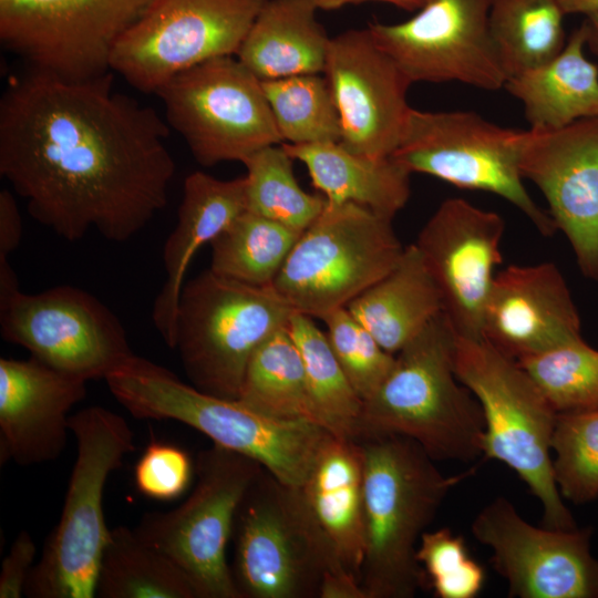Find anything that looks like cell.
<instances>
[{
	"mask_svg": "<svg viewBox=\"0 0 598 598\" xmlns=\"http://www.w3.org/2000/svg\"><path fill=\"white\" fill-rule=\"evenodd\" d=\"M169 126L114 90L113 75L69 81L27 69L0 100V175L28 213L69 241L123 243L168 200Z\"/></svg>",
	"mask_w": 598,
	"mask_h": 598,
	"instance_id": "1",
	"label": "cell"
},
{
	"mask_svg": "<svg viewBox=\"0 0 598 598\" xmlns=\"http://www.w3.org/2000/svg\"><path fill=\"white\" fill-rule=\"evenodd\" d=\"M365 548L360 582L365 598H412L429 585L416 559L419 542L451 489L472 470L443 474L414 440L365 434Z\"/></svg>",
	"mask_w": 598,
	"mask_h": 598,
	"instance_id": "2",
	"label": "cell"
},
{
	"mask_svg": "<svg viewBox=\"0 0 598 598\" xmlns=\"http://www.w3.org/2000/svg\"><path fill=\"white\" fill-rule=\"evenodd\" d=\"M104 380L115 400L134 417L188 425L213 444L257 461L291 486L303 485L322 446L333 435L318 424L274 419L238 399L205 393L136 354Z\"/></svg>",
	"mask_w": 598,
	"mask_h": 598,
	"instance_id": "3",
	"label": "cell"
},
{
	"mask_svg": "<svg viewBox=\"0 0 598 598\" xmlns=\"http://www.w3.org/2000/svg\"><path fill=\"white\" fill-rule=\"evenodd\" d=\"M231 539L240 598H344L360 581L340 561L301 487L265 468L239 505Z\"/></svg>",
	"mask_w": 598,
	"mask_h": 598,
	"instance_id": "4",
	"label": "cell"
},
{
	"mask_svg": "<svg viewBox=\"0 0 598 598\" xmlns=\"http://www.w3.org/2000/svg\"><path fill=\"white\" fill-rule=\"evenodd\" d=\"M456 338L442 311L395 354L389 375L363 402L360 436H406L434 461L482 456L483 412L456 375Z\"/></svg>",
	"mask_w": 598,
	"mask_h": 598,
	"instance_id": "5",
	"label": "cell"
},
{
	"mask_svg": "<svg viewBox=\"0 0 598 598\" xmlns=\"http://www.w3.org/2000/svg\"><path fill=\"white\" fill-rule=\"evenodd\" d=\"M76 456L59 522L24 589L29 598H93L111 529L103 497L109 476L135 450L134 433L120 414L100 405L69 420Z\"/></svg>",
	"mask_w": 598,
	"mask_h": 598,
	"instance_id": "6",
	"label": "cell"
},
{
	"mask_svg": "<svg viewBox=\"0 0 598 598\" xmlns=\"http://www.w3.org/2000/svg\"><path fill=\"white\" fill-rule=\"evenodd\" d=\"M455 372L484 417L482 456L504 463L543 507V526L576 528L554 473L557 411L529 374L483 338L457 336Z\"/></svg>",
	"mask_w": 598,
	"mask_h": 598,
	"instance_id": "7",
	"label": "cell"
},
{
	"mask_svg": "<svg viewBox=\"0 0 598 598\" xmlns=\"http://www.w3.org/2000/svg\"><path fill=\"white\" fill-rule=\"evenodd\" d=\"M295 310L270 286H252L209 268L185 282L178 302L176 343L190 384L238 399L250 358Z\"/></svg>",
	"mask_w": 598,
	"mask_h": 598,
	"instance_id": "8",
	"label": "cell"
},
{
	"mask_svg": "<svg viewBox=\"0 0 598 598\" xmlns=\"http://www.w3.org/2000/svg\"><path fill=\"white\" fill-rule=\"evenodd\" d=\"M403 250L391 219L353 203L326 200L272 287L295 311L321 320L389 274Z\"/></svg>",
	"mask_w": 598,
	"mask_h": 598,
	"instance_id": "9",
	"label": "cell"
},
{
	"mask_svg": "<svg viewBox=\"0 0 598 598\" xmlns=\"http://www.w3.org/2000/svg\"><path fill=\"white\" fill-rule=\"evenodd\" d=\"M264 467L217 444L200 451L190 495L168 512L145 513L135 533L172 558L202 598H240L227 563L239 505Z\"/></svg>",
	"mask_w": 598,
	"mask_h": 598,
	"instance_id": "10",
	"label": "cell"
},
{
	"mask_svg": "<svg viewBox=\"0 0 598 598\" xmlns=\"http://www.w3.org/2000/svg\"><path fill=\"white\" fill-rule=\"evenodd\" d=\"M522 131L505 128L468 111L410 109L391 157L412 173L460 188L488 192L522 212L545 237L557 227L528 194L518 166Z\"/></svg>",
	"mask_w": 598,
	"mask_h": 598,
	"instance_id": "11",
	"label": "cell"
},
{
	"mask_svg": "<svg viewBox=\"0 0 598 598\" xmlns=\"http://www.w3.org/2000/svg\"><path fill=\"white\" fill-rule=\"evenodd\" d=\"M168 126L202 166L243 162L282 142L261 81L235 55L189 68L156 92Z\"/></svg>",
	"mask_w": 598,
	"mask_h": 598,
	"instance_id": "12",
	"label": "cell"
},
{
	"mask_svg": "<svg viewBox=\"0 0 598 598\" xmlns=\"http://www.w3.org/2000/svg\"><path fill=\"white\" fill-rule=\"evenodd\" d=\"M155 0H0V41L28 69L83 81L111 72L120 39Z\"/></svg>",
	"mask_w": 598,
	"mask_h": 598,
	"instance_id": "13",
	"label": "cell"
},
{
	"mask_svg": "<svg viewBox=\"0 0 598 598\" xmlns=\"http://www.w3.org/2000/svg\"><path fill=\"white\" fill-rule=\"evenodd\" d=\"M268 0H155L120 39L111 71L145 94L212 59L236 55Z\"/></svg>",
	"mask_w": 598,
	"mask_h": 598,
	"instance_id": "14",
	"label": "cell"
},
{
	"mask_svg": "<svg viewBox=\"0 0 598 598\" xmlns=\"http://www.w3.org/2000/svg\"><path fill=\"white\" fill-rule=\"evenodd\" d=\"M0 332L40 361L86 381L105 379L134 354L113 311L69 285L19 291L0 306Z\"/></svg>",
	"mask_w": 598,
	"mask_h": 598,
	"instance_id": "15",
	"label": "cell"
},
{
	"mask_svg": "<svg viewBox=\"0 0 598 598\" xmlns=\"http://www.w3.org/2000/svg\"><path fill=\"white\" fill-rule=\"evenodd\" d=\"M492 0H426L412 18L370 23L374 42L413 82L505 86L489 30Z\"/></svg>",
	"mask_w": 598,
	"mask_h": 598,
	"instance_id": "16",
	"label": "cell"
},
{
	"mask_svg": "<svg viewBox=\"0 0 598 598\" xmlns=\"http://www.w3.org/2000/svg\"><path fill=\"white\" fill-rule=\"evenodd\" d=\"M471 529L491 549L492 566L506 580L508 597L598 598L590 528L534 526L498 496L480 511Z\"/></svg>",
	"mask_w": 598,
	"mask_h": 598,
	"instance_id": "17",
	"label": "cell"
},
{
	"mask_svg": "<svg viewBox=\"0 0 598 598\" xmlns=\"http://www.w3.org/2000/svg\"><path fill=\"white\" fill-rule=\"evenodd\" d=\"M518 166L545 196L581 274L598 281V117L522 131Z\"/></svg>",
	"mask_w": 598,
	"mask_h": 598,
	"instance_id": "18",
	"label": "cell"
},
{
	"mask_svg": "<svg viewBox=\"0 0 598 598\" xmlns=\"http://www.w3.org/2000/svg\"><path fill=\"white\" fill-rule=\"evenodd\" d=\"M505 221L463 198H447L414 243L442 296L457 336L481 339L484 307L502 262Z\"/></svg>",
	"mask_w": 598,
	"mask_h": 598,
	"instance_id": "19",
	"label": "cell"
},
{
	"mask_svg": "<svg viewBox=\"0 0 598 598\" xmlns=\"http://www.w3.org/2000/svg\"><path fill=\"white\" fill-rule=\"evenodd\" d=\"M323 75L339 114V143L359 154L391 156L411 109L406 95L412 82L368 28L331 39Z\"/></svg>",
	"mask_w": 598,
	"mask_h": 598,
	"instance_id": "20",
	"label": "cell"
},
{
	"mask_svg": "<svg viewBox=\"0 0 598 598\" xmlns=\"http://www.w3.org/2000/svg\"><path fill=\"white\" fill-rule=\"evenodd\" d=\"M580 316L553 262L511 265L496 272L482 320V338L519 361L581 339Z\"/></svg>",
	"mask_w": 598,
	"mask_h": 598,
	"instance_id": "21",
	"label": "cell"
},
{
	"mask_svg": "<svg viewBox=\"0 0 598 598\" xmlns=\"http://www.w3.org/2000/svg\"><path fill=\"white\" fill-rule=\"evenodd\" d=\"M87 381L34 357L0 359V460L19 465L51 462L71 433L69 412Z\"/></svg>",
	"mask_w": 598,
	"mask_h": 598,
	"instance_id": "22",
	"label": "cell"
},
{
	"mask_svg": "<svg viewBox=\"0 0 598 598\" xmlns=\"http://www.w3.org/2000/svg\"><path fill=\"white\" fill-rule=\"evenodd\" d=\"M245 210V177L224 181L194 172L185 178L177 223L163 247L165 280L152 309L154 327L171 349L176 343L179 296L194 256Z\"/></svg>",
	"mask_w": 598,
	"mask_h": 598,
	"instance_id": "23",
	"label": "cell"
},
{
	"mask_svg": "<svg viewBox=\"0 0 598 598\" xmlns=\"http://www.w3.org/2000/svg\"><path fill=\"white\" fill-rule=\"evenodd\" d=\"M301 489L340 561L360 580L365 548V511L359 442L331 435Z\"/></svg>",
	"mask_w": 598,
	"mask_h": 598,
	"instance_id": "24",
	"label": "cell"
},
{
	"mask_svg": "<svg viewBox=\"0 0 598 598\" xmlns=\"http://www.w3.org/2000/svg\"><path fill=\"white\" fill-rule=\"evenodd\" d=\"M282 145L329 203H353L392 220L409 200L411 173L391 156L359 154L339 142Z\"/></svg>",
	"mask_w": 598,
	"mask_h": 598,
	"instance_id": "25",
	"label": "cell"
},
{
	"mask_svg": "<svg viewBox=\"0 0 598 598\" xmlns=\"http://www.w3.org/2000/svg\"><path fill=\"white\" fill-rule=\"evenodd\" d=\"M312 0H268L236 58L260 81L323 74L331 38Z\"/></svg>",
	"mask_w": 598,
	"mask_h": 598,
	"instance_id": "26",
	"label": "cell"
},
{
	"mask_svg": "<svg viewBox=\"0 0 598 598\" xmlns=\"http://www.w3.org/2000/svg\"><path fill=\"white\" fill-rule=\"evenodd\" d=\"M347 309L383 349L396 354L443 311V301L421 251L411 244L394 268Z\"/></svg>",
	"mask_w": 598,
	"mask_h": 598,
	"instance_id": "27",
	"label": "cell"
},
{
	"mask_svg": "<svg viewBox=\"0 0 598 598\" xmlns=\"http://www.w3.org/2000/svg\"><path fill=\"white\" fill-rule=\"evenodd\" d=\"M586 39L582 21L556 56L506 81L504 87L523 103L530 128L554 130L598 117V65L585 55Z\"/></svg>",
	"mask_w": 598,
	"mask_h": 598,
	"instance_id": "28",
	"label": "cell"
},
{
	"mask_svg": "<svg viewBox=\"0 0 598 598\" xmlns=\"http://www.w3.org/2000/svg\"><path fill=\"white\" fill-rule=\"evenodd\" d=\"M96 597L202 598L194 581L172 558L126 526L111 529L100 563Z\"/></svg>",
	"mask_w": 598,
	"mask_h": 598,
	"instance_id": "29",
	"label": "cell"
},
{
	"mask_svg": "<svg viewBox=\"0 0 598 598\" xmlns=\"http://www.w3.org/2000/svg\"><path fill=\"white\" fill-rule=\"evenodd\" d=\"M238 400L274 419L322 426L301 354L287 327L271 334L254 352Z\"/></svg>",
	"mask_w": 598,
	"mask_h": 598,
	"instance_id": "30",
	"label": "cell"
},
{
	"mask_svg": "<svg viewBox=\"0 0 598 598\" xmlns=\"http://www.w3.org/2000/svg\"><path fill=\"white\" fill-rule=\"evenodd\" d=\"M565 16L557 0H492L489 30L506 81L563 50Z\"/></svg>",
	"mask_w": 598,
	"mask_h": 598,
	"instance_id": "31",
	"label": "cell"
},
{
	"mask_svg": "<svg viewBox=\"0 0 598 598\" xmlns=\"http://www.w3.org/2000/svg\"><path fill=\"white\" fill-rule=\"evenodd\" d=\"M287 330L301 354L321 425L336 436L357 440L362 432L363 400L342 370L327 333L312 317L297 311Z\"/></svg>",
	"mask_w": 598,
	"mask_h": 598,
	"instance_id": "32",
	"label": "cell"
},
{
	"mask_svg": "<svg viewBox=\"0 0 598 598\" xmlns=\"http://www.w3.org/2000/svg\"><path fill=\"white\" fill-rule=\"evenodd\" d=\"M303 231L245 210L212 243L209 269L252 286H270Z\"/></svg>",
	"mask_w": 598,
	"mask_h": 598,
	"instance_id": "33",
	"label": "cell"
},
{
	"mask_svg": "<svg viewBox=\"0 0 598 598\" xmlns=\"http://www.w3.org/2000/svg\"><path fill=\"white\" fill-rule=\"evenodd\" d=\"M292 162L279 144L266 146L241 162L247 169L246 210L305 231L322 212L326 198L300 187Z\"/></svg>",
	"mask_w": 598,
	"mask_h": 598,
	"instance_id": "34",
	"label": "cell"
},
{
	"mask_svg": "<svg viewBox=\"0 0 598 598\" xmlns=\"http://www.w3.org/2000/svg\"><path fill=\"white\" fill-rule=\"evenodd\" d=\"M261 85L282 142H340L339 114L323 74L266 80Z\"/></svg>",
	"mask_w": 598,
	"mask_h": 598,
	"instance_id": "35",
	"label": "cell"
},
{
	"mask_svg": "<svg viewBox=\"0 0 598 598\" xmlns=\"http://www.w3.org/2000/svg\"><path fill=\"white\" fill-rule=\"evenodd\" d=\"M516 362L557 413L598 408V350L582 338Z\"/></svg>",
	"mask_w": 598,
	"mask_h": 598,
	"instance_id": "36",
	"label": "cell"
},
{
	"mask_svg": "<svg viewBox=\"0 0 598 598\" xmlns=\"http://www.w3.org/2000/svg\"><path fill=\"white\" fill-rule=\"evenodd\" d=\"M554 473L561 496L584 504L598 497V408L558 413Z\"/></svg>",
	"mask_w": 598,
	"mask_h": 598,
	"instance_id": "37",
	"label": "cell"
},
{
	"mask_svg": "<svg viewBox=\"0 0 598 598\" xmlns=\"http://www.w3.org/2000/svg\"><path fill=\"white\" fill-rule=\"evenodd\" d=\"M321 321L342 370L364 402L389 375L395 354L383 349L347 307L328 313Z\"/></svg>",
	"mask_w": 598,
	"mask_h": 598,
	"instance_id": "38",
	"label": "cell"
},
{
	"mask_svg": "<svg viewBox=\"0 0 598 598\" xmlns=\"http://www.w3.org/2000/svg\"><path fill=\"white\" fill-rule=\"evenodd\" d=\"M416 559L435 597L474 598L484 586V568L470 556L464 538L450 528L424 532Z\"/></svg>",
	"mask_w": 598,
	"mask_h": 598,
	"instance_id": "39",
	"label": "cell"
},
{
	"mask_svg": "<svg viewBox=\"0 0 598 598\" xmlns=\"http://www.w3.org/2000/svg\"><path fill=\"white\" fill-rule=\"evenodd\" d=\"M194 468L184 450L168 443L152 442L136 463L135 485L146 497L172 501L187 489Z\"/></svg>",
	"mask_w": 598,
	"mask_h": 598,
	"instance_id": "40",
	"label": "cell"
},
{
	"mask_svg": "<svg viewBox=\"0 0 598 598\" xmlns=\"http://www.w3.org/2000/svg\"><path fill=\"white\" fill-rule=\"evenodd\" d=\"M37 547L32 536L21 530L3 558L0 573V598L24 596L29 575L34 566Z\"/></svg>",
	"mask_w": 598,
	"mask_h": 598,
	"instance_id": "41",
	"label": "cell"
},
{
	"mask_svg": "<svg viewBox=\"0 0 598 598\" xmlns=\"http://www.w3.org/2000/svg\"><path fill=\"white\" fill-rule=\"evenodd\" d=\"M22 218L13 194L0 190V257H8L22 239Z\"/></svg>",
	"mask_w": 598,
	"mask_h": 598,
	"instance_id": "42",
	"label": "cell"
},
{
	"mask_svg": "<svg viewBox=\"0 0 598 598\" xmlns=\"http://www.w3.org/2000/svg\"><path fill=\"white\" fill-rule=\"evenodd\" d=\"M319 10H337L348 4H357L367 1H380L393 4L404 10H419L426 0H312Z\"/></svg>",
	"mask_w": 598,
	"mask_h": 598,
	"instance_id": "43",
	"label": "cell"
},
{
	"mask_svg": "<svg viewBox=\"0 0 598 598\" xmlns=\"http://www.w3.org/2000/svg\"><path fill=\"white\" fill-rule=\"evenodd\" d=\"M20 290L17 275L8 257H0V306L7 303Z\"/></svg>",
	"mask_w": 598,
	"mask_h": 598,
	"instance_id": "44",
	"label": "cell"
},
{
	"mask_svg": "<svg viewBox=\"0 0 598 598\" xmlns=\"http://www.w3.org/2000/svg\"><path fill=\"white\" fill-rule=\"evenodd\" d=\"M563 12L567 14H590L598 12V0H557Z\"/></svg>",
	"mask_w": 598,
	"mask_h": 598,
	"instance_id": "45",
	"label": "cell"
},
{
	"mask_svg": "<svg viewBox=\"0 0 598 598\" xmlns=\"http://www.w3.org/2000/svg\"><path fill=\"white\" fill-rule=\"evenodd\" d=\"M584 23L587 32V48L598 56V12L585 16Z\"/></svg>",
	"mask_w": 598,
	"mask_h": 598,
	"instance_id": "46",
	"label": "cell"
}]
</instances>
